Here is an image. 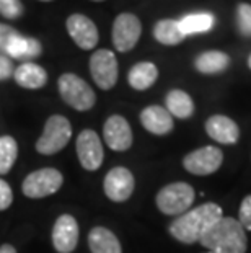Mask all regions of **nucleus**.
I'll use <instances>...</instances> for the list:
<instances>
[{
	"instance_id": "1",
	"label": "nucleus",
	"mask_w": 251,
	"mask_h": 253,
	"mask_svg": "<svg viewBox=\"0 0 251 253\" xmlns=\"http://www.w3.org/2000/svg\"><path fill=\"white\" fill-rule=\"evenodd\" d=\"M223 217L222 208L215 203H204L178 216L168 225V232L181 244L191 245L199 242L202 234Z\"/></svg>"
},
{
	"instance_id": "2",
	"label": "nucleus",
	"mask_w": 251,
	"mask_h": 253,
	"mask_svg": "<svg viewBox=\"0 0 251 253\" xmlns=\"http://www.w3.org/2000/svg\"><path fill=\"white\" fill-rule=\"evenodd\" d=\"M199 244L212 253H247L248 239L242 224L233 217H220L206 230Z\"/></svg>"
},
{
	"instance_id": "3",
	"label": "nucleus",
	"mask_w": 251,
	"mask_h": 253,
	"mask_svg": "<svg viewBox=\"0 0 251 253\" xmlns=\"http://www.w3.org/2000/svg\"><path fill=\"white\" fill-rule=\"evenodd\" d=\"M194 198L196 193L193 186L184 181H176L163 186L157 193L155 204L160 209V212L167 214V216H181L186 211H189Z\"/></svg>"
},
{
	"instance_id": "4",
	"label": "nucleus",
	"mask_w": 251,
	"mask_h": 253,
	"mask_svg": "<svg viewBox=\"0 0 251 253\" xmlns=\"http://www.w3.org/2000/svg\"><path fill=\"white\" fill-rule=\"evenodd\" d=\"M61 98L77 111H88L97 103L93 88L75 74H62L57 82Z\"/></svg>"
},
{
	"instance_id": "5",
	"label": "nucleus",
	"mask_w": 251,
	"mask_h": 253,
	"mask_svg": "<svg viewBox=\"0 0 251 253\" xmlns=\"http://www.w3.org/2000/svg\"><path fill=\"white\" fill-rule=\"evenodd\" d=\"M72 137V126L66 116L52 115L47 118L44 129L36 141V150L42 155H54L66 147Z\"/></svg>"
},
{
	"instance_id": "6",
	"label": "nucleus",
	"mask_w": 251,
	"mask_h": 253,
	"mask_svg": "<svg viewBox=\"0 0 251 253\" xmlns=\"http://www.w3.org/2000/svg\"><path fill=\"white\" fill-rule=\"evenodd\" d=\"M64 183V176L57 169H41L30 173L23 180L21 191L26 198L31 199H41L46 196H51L61 190Z\"/></svg>"
},
{
	"instance_id": "7",
	"label": "nucleus",
	"mask_w": 251,
	"mask_h": 253,
	"mask_svg": "<svg viewBox=\"0 0 251 253\" xmlns=\"http://www.w3.org/2000/svg\"><path fill=\"white\" fill-rule=\"evenodd\" d=\"M223 162V154L218 147L214 145H206V147L196 149L189 152L183 159V167L189 173L197 176L212 175L220 169Z\"/></svg>"
},
{
	"instance_id": "8",
	"label": "nucleus",
	"mask_w": 251,
	"mask_h": 253,
	"mask_svg": "<svg viewBox=\"0 0 251 253\" xmlns=\"http://www.w3.org/2000/svg\"><path fill=\"white\" fill-rule=\"evenodd\" d=\"M75 150H77L80 165L88 171L98 170L105 160L103 144H101L100 136L93 129H83V131L78 134L77 142H75Z\"/></svg>"
},
{
	"instance_id": "9",
	"label": "nucleus",
	"mask_w": 251,
	"mask_h": 253,
	"mask_svg": "<svg viewBox=\"0 0 251 253\" xmlns=\"http://www.w3.org/2000/svg\"><path fill=\"white\" fill-rule=\"evenodd\" d=\"M90 74L101 90H111L117 82V59L113 51L98 49L90 57Z\"/></svg>"
},
{
	"instance_id": "10",
	"label": "nucleus",
	"mask_w": 251,
	"mask_h": 253,
	"mask_svg": "<svg viewBox=\"0 0 251 253\" xmlns=\"http://www.w3.org/2000/svg\"><path fill=\"white\" fill-rule=\"evenodd\" d=\"M142 35V25L136 15L121 13L113 23V44L119 52L134 49Z\"/></svg>"
},
{
	"instance_id": "11",
	"label": "nucleus",
	"mask_w": 251,
	"mask_h": 253,
	"mask_svg": "<svg viewBox=\"0 0 251 253\" xmlns=\"http://www.w3.org/2000/svg\"><path fill=\"white\" fill-rule=\"evenodd\" d=\"M136 188V180L131 170L126 167H114L111 169L105 176L103 190L105 195L114 203H124L127 201Z\"/></svg>"
},
{
	"instance_id": "12",
	"label": "nucleus",
	"mask_w": 251,
	"mask_h": 253,
	"mask_svg": "<svg viewBox=\"0 0 251 253\" xmlns=\"http://www.w3.org/2000/svg\"><path fill=\"white\" fill-rule=\"evenodd\" d=\"M67 31L80 49L90 51L98 44V28L88 17L73 13L67 18Z\"/></svg>"
},
{
	"instance_id": "13",
	"label": "nucleus",
	"mask_w": 251,
	"mask_h": 253,
	"mask_svg": "<svg viewBox=\"0 0 251 253\" xmlns=\"http://www.w3.org/2000/svg\"><path fill=\"white\" fill-rule=\"evenodd\" d=\"M78 224L71 214L59 216L52 227V245L59 253H72L78 244Z\"/></svg>"
},
{
	"instance_id": "14",
	"label": "nucleus",
	"mask_w": 251,
	"mask_h": 253,
	"mask_svg": "<svg viewBox=\"0 0 251 253\" xmlns=\"http://www.w3.org/2000/svg\"><path fill=\"white\" fill-rule=\"evenodd\" d=\"M103 137L109 149L116 152H124L132 145V129L126 118L119 115H113L106 120L103 126Z\"/></svg>"
},
{
	"instance_id": "15",
	"label": "nucleus",
	"mask_w": 251,
	"mask_h": 253,
	"mask_svg": "<svg viewBox=\"0 0 251 253\" xmlns=\"http://www.w3.org/2000/svg\"><path fill=\"white\" fill-rule=\"evenodd\" d=\"M206 132L218 144L232 145L240 139V127L233 120L223 115H214L206 121Z\"/></svg>"
},
{
	"instance_id": "16",
	"label": "nucleus",
	"mask_w": 251,
	"mask_h": 253,
	"mask_svg": "<svg viewBox=\"0 0 251 253\" xmlns=\"http://www.w3.org/2000/svg\"><path fill=\"white\" fill-rule=\"evenodd\" d=\"M141 123L148 132L155 134V136H167L175 127L173 116L170 115L167 108L158 105L147 106L145 110H142Z\"/></svg>"
},
{
	"instance_id": "17",
	"label": "nucleus",
	"mask_w": 251,
	"mask_h": 253,
	"mask_svg": "<svg viewBox=\"0 0 251 253\" xmlns=\"http://www.w3.org/2000/svg\"><path fill=\"white\" fill-rule=\"evenodd\" d=\"M2 51L7 56L13 59H33L41 54V42L35 38L21 36L17 31H12V35L7 38Z\"/></svg>"
},
{
	"instance_id": "18",
	"label": "nucleus",
	"mask_w": 251,
	"mask_h": 253,
	"mask_svg": "<svg viewBox=\"0 0 251 253\" xmlns=\"http://www.w3.org/2000/svg\"><path fill=\"white\" fill-rule=\"evenodd\" d=\"M13 79L20 87L28 90L42 88L47 82V72L35 62H25L15 69Z\"/></svg>"
},
{
	"instance_id": "19",
	"label": "nucleus",
	"mask_w": 251,
	"mask_h": 253,
	"mask_svg": "<svg viewBox=\"0 0 251 253\" xmlns=\"http://www.w3.org/2000/svg\"><path fill=\"white\" fill-rule=\"evenodd\" d=\"M88 247L92 253H122L119 239L109 229L97 225L88 234Z\"/></svg>"
},
{
	"instance_id": "20",
	"label": "nucleus",
	"mask_w": 251,
	"mask_h": 253,
	"mask_svg": "<svg viewBox=\"0 0 251 253\" xmlns=\"http://www.w3.org/2000/svg\"><path fill=\"white\" fill-rule=\"evenodd\" d=\"M158 79V69L152 62H139L127 74V82L134 90H147L157 82Z\"/></svg>"
},
{
	"instance_id": "21",
	"label": "nucleus",
	"mask_w": 251,
	"mask_h": 253,
	"mask_svg": "<svg viewBox=\"0 0 251 253\" xmlns=\"http://www.w3.org/2000/svg\"><path fill=\"white\" fill-rule=\"evenodd\" d=\"M165 105L172 116L179 118V120H188L194 113V101L193 98L183 90H172L168 91Z\"/></svg>"
},
{
	"instance_id": "22",
	"label": "nucleus",
	"mask_w": 251,
	"mask_h": 253,
	"mask_svg": "<svg viewBox=\"0 0 251 253\" xmlns=\"http://www.w3.org/2000/svg\"><path fill=\"white\" fill-rule=\"evenodd\" d=\"M153 38L165 46H176V44H179L186 36L183 31H181L179 20L165 18L155 23Z\"/></svg>"
},
{
	"instance_id": "23",
	"label": "nucleus",
	"mask_w": 251,
	"mask_h": 253,
	"mask_svg": "<svg viewBox=\"0 0 251 253\" xmlns=\"http://www.w3.org/2000/svg\"><path fill=\"white\" fill-rule=\"evenodd\" d=\"M230 57L222 51H207L196 57L194 67L201 74H220L228 67Z\"/></svg>"
},
{
	"instance_id": "24",
	"label": "nucleus",
	"mask_w": 251,
	"mask_h": 253,
	"mask_svg": "<svg viewBox=\"0 0 251 253\" xmlns=\"http://www.w3.org/2000/svg\"><path fill=\"white\" fill-rule=\"evenodd\" d=\"M214 15L212 13H193L188 17L179 20L181 31L184 36L196 35V33H206L214 26Z\"/></svg>"
},
{
	"instance_id": "25",
	"label": "nucleus",
	"mask_w": 251,
	"mask_h": 253,
	"mask_svg": "<svg viewBox=\"0 0 251 253\" xmlns=\"http://www.w3.org/2000/svg\"><path fill=\"white\" fill-rule=\"evenodd\" d=\"M18 157V144L12 136L0 137V175H7Z\"/></svg>"
},
{
	"instance_id": "26",
	"label": "nucleus",
	"mask_w": 251,
	"mask_h": 253,
	"mask_svg": "<svg viewBox=\"0 0 251 253\" xmlns=\"http://www.w3.org/2000/svg\"><path fill=\"white\" fill-rule=\"evenodd\" d=\"M237 25L238 31L243 36H251V5L240 3L237 8Z\"/></svg>"
},
{
	"instance_id": "27",
	"label": "nucleus",
	"mask_w": 251,
	"mask_h": 253,
	"mask_svg": "<svg viewBox=\"0 0 251 253\" xmlns=\"http://www.w3.org/2000/svg\"><path fill=\"white\" fill-rule=\"evenodd\" d=\"M21 0H0V15L8 20H17L23 15Z\"/></svg>"
},
{
	"instance_id": "28",
	"label": "nucleus",
	"mask_w": 251,
	"mask_h": 253,
	"mask_svg": "<svg viewBox=\"0 0 251 253\" xmlns=\"http://www.w3.org/2000/svg\"><path fill=\"white\" fill-rule=\"evenodd\" d=\"M238 222L242 224L245 230H251V195L245 198L240 204Z\"/></svg>"
},
{
	"instance_id": "29",
	"label": "nucleus",
	"mask_w": 251,
	"mask_h": 253,
	"mask_svg": "<svg viewBox=\"0 0 251 253\" xmlns=\"http://www.w3.org/2000/svg\"><path fill=\"white\" fill-rule=\"evenodd\" d=\"M13 203V191L5 180L0 178V211H5Z\"/></svg>"
},
{
	"instance_id": "30",
	"label": "nucleus",
	"mask_w": 251,
	"mask_h": 253,
	"mask_svg": "<svg viewBox=\"0 0 251 253\" xmlns=\"http://www.w3.org/2000/svg\"><path fill=\"white\" fill-rule=\"evenodd\" d=\"M13 72H15V67H13L12 61H10L7 56L0 54V82L10 79L13 75Z\"/></svg>"
},
{
	"instance_id": "31",
	"label": "nucleus",
	"mask_w": 251,
	"mask_h": 253,
	"mask_svg": "<svg viewBox=\"0 0 251 253\" xmlns=\"http://www.w3.org/2000/svg\"><path fill=\"white\" fill-rule=\"evenodd\" d=\"M12 31H13V28H10V26L0 23V49L3 47L5 41H7V38L12 35Z\"/></svg>"
},
{
	"instance_id": "32",
	"label": "nucleus",
	"mask_w": 251,
	"mask_h": 253,
	"mask_svg": "<svg viewBox=\"0 0 251 253\" xmlns=\"http://www.w3.org/2000/svg\"><path fill=\"white\" fill-rule=\"evenodd\" d=\"M0 253H17V250H15V247H13V245L3 244L2 247H0Z\"/></svg>"
},
{
	"instance_id": "33",
	"label": "nucleus",
	"mask_w": 251,
	"mask_h": 253,
	"mask_svg": "<svg viewBox=\"0 0 251 253\" xmlns=\"http://www.w3.org/2000/svg\"><path fill=\"white\" fill-rule=\"evenodd\" d=\"M248 67L251 69V54H250V57H248Z\"/></svg>"
},
{
	"instance_id": "34",
	"label": "nucleus",
	"mask_w": 251,
	"mask_h": 253,
	"mask_svg": "<svg viewBox=\"0 0 251 253\" xmlns=\"http://www.w3.org/2000/svg\"><path fill=\"white\" fill-rule=\"evenodd\" d=\"M41 2H51V0H41Z\"/></svg>"
},
{
	"instance_id": "35",
	"label": "nucleus",
	"mask_w": 251,
	"mask_h": 253,
	"mask_svg": "<svg viewBox=\"0 0 251 253\" xmlns=\"http://www.w3.org/2000/svg\"><path fill=\"white\" fill-rule=\"evenodd\" d=\"M93 2H103V0H93Z\"/></svg>"
},
{
	"instance_id": "36",
	"label": "nucleus",
	"mask_w": 251,
	"mask_h": 253,
	"mask_svg": "<svg viewBox=\"0 0 251 253\" xmlns=\"http://www.w3.org/2000/svg\"><path fill=\"white\" fill-rule=\"evenodd\" d=\"M209 253H212V252H209Z\"/></svg>"
}]
</instances>
